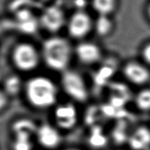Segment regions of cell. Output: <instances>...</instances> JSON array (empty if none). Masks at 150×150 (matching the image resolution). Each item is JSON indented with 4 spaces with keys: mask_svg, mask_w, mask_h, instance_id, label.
<instances>
[{
    "mask_svg": "<svg viewBox=\"0 0 150 150\" xmlns=\"http://www.w3.org/2000/svg\"><path fill=\"white\" fill-rule=\"evenodd\" d=\"M59 88L53 79L36 75L25 81L24 95L28 105L34 109L46 110L58 104Z\"/></svg>",
    "mask_w": 150,
    "mask_h": 150,
    "instance_id": "6da1fadb",
    "label": "cell"
},
{
    "mask_svg": "<svg viewBox=\"0 0 150 150\" xmlns=\"http://www.w3.org/2000/svg\"><path fill=\"white\" fill-rule=\"evenodd\" d=\"M42 62L50 70L63 73L69 69L74 57V46L62 36L50 35L40 48Z\"/></svg>",
    "mask_w": 150,
    "mask_h": 150,
    "instance_id": "7a4b0ae2",
    "label": "cell"
},
{
    "mask_svg": "<svg viewBox=\"0 0 150 150\" xmlns=\"http://www.w3.org/2000/svg\"><path fill=\"white\" fill-rule=\"evenodd\" d=\"M11 61L17 71L25 74L37 70L42 63L40 48L28 41H21L13 46Z\"/></svg>",
    "mask_w": 150,
    "mask_h": 150,
    "instance_id": "3957f363",
    "label": "cell"
},
{
    "mask_svg": "<svg viewBox=\"0 0 150 150\" xmlns=\"http://www.w3.org/2000/svg\"><path fill=\"white\" fill-rule=\"evenodd\" d=\"M60 89L76 103H85L89 99L86 81L79 71L69 68L61 74Z\"/></svg>",
    "mask_w": 150,
    "mask_h": 150,
    "instance_id": "277c9868",
    "label": "cell"
},
{
    "mask_svg": "<svg viewBox=\"0 0 150 150\" xmlns=\"http://www.w3.org/2000/svg\"><path fill=\"white\" fill-rule=\"evenodd\" d=\"M94 19L85 10H76L68 17L66 30L71 39L80 41L86 40L93 33Z\"/></svg>",
    "mask_w": 150,
    "mask_h": 150,
    "instance_id": "5b68a950",
    "label": "cell"
},
{
    "mask_svg": "<svg viewBox=\"0 0 150 150\" xmlns=\"http://www.w3.org/2000/svg\"><path fill=\"white\" fill-rule=\"evenodd\" d=\"M68 17L64 9L58 6H50L43 10L40 15L39 24L50 35H58L66 28Z\"/></svg>",
    "mask_w": 150,
    "mask_h": 150,
    "instance_id": "8992f818",
    "label": "cell"
},
{
    "mask_svg": "<svg viewBox=\"0 0 150 150\" xmlns=\"http://www.w3.org/2000/svg\"><path fill=\"white\" fill-rule=\"evenodd\" d=\"M74 57L83 65L91 66L101 61L103 51L97 43L84 40L74 46Z\"/></svg>",
    "mask_w": 150,
    "mask_h": 150,
    "instance_id": "52a82bcc",
    "label": "cell"
},
{
    "mask_svg": "<svg viewBox=\"0 0 150 150\" xmlns=\"http://www.w3.org/2000/svg\"><path fill=\"white\" fill-rule=\"evenodd\" d=\"M53 109L54 119L58 127L64 130H70L77 125L79 113L75 103H58Z\"/></svg>",
    "mask_w": 150,
    "mask_h": 150,
    "instance_id": "ba28073f",
    "label": "cell"
},
{
    "mask_svg": "<svg viewBox=\"0 0 150 150\" xmlns=\"http://www.w3.org/2000/svg\"><path fill=\"white\" fill-rule=\"evenodd\" d=\"M122 72L126 81L136 86H144L150 81L149 67L142 62H128L122 67Z\"/></svg>",
    "mask_w": 150,
    "mask_h": 150,
    "instance_id": "9c48e42d",
    "label": "cell"
},
{
    "mask_svg": "<svg viewBox=\"0 0 150 150\" xmlns=\"http://www.w3.org/2000/svg\"><path fill=\"white\" fill-rule=\"evenodd\" d=\"M37 136L39 143L47 148H54L60 143L61 137L58 130L48 124H43L37 128Z\"/></svg>",
    "mask_w": 150,
    "mask_h": 150,
    "instance_id": "30bf717a",
    "label": "cell"
},
{
    "mask_svg": "<svg viewBox=\"0 0 150 150\" xmlns=\"http://www.w3.org/2000/svg\"><path fill=\"white\" fill-rule=\"evenodd\" d=\"M128 142L134 150H145L150 146V130L146 127L137 128L129 136Z\"/></svg>",
    "mask_w": 150,
    "mask_h": 150,
    "instance_id": "8fae6325",
    "label": "cell"
},
{
    "mask_svg": "<svg viewBox=\"0 0 150 150\" xmlns=\"http://www.w3.org/2000/svg\"><path fill=\"white\" fill-rule=\"evenodd\" d=\"M115 30V23L111 16H97L94 19L93 33L99 38H107Z\"/></svg>",
    "mask_w": 150,
    "mask_h": 150,
    "instance_id": "7c38bea8",
    "label": "cell"
},
{
    "mask_svg": "<svg viewBox=\"0 0 150 150\" xmlns=\"http://www.w3.org/2000/svg\"><path fill=\"white\" fill-rule=\"evenodd\" d=\"M92 9L97 16H112L117 9V0H91Z\"/></svg>",
    "mask_w": 150,
    "mask_h": 150,
    "instance_id": "4fadbf2b",
    "label": "cell"
},
{
    "mask_svg": "<svg viewBox=\"0 0 150 150\" xmlns=\"http://www.w3.org/2000/svg\"><path fill=\"white\" fill-rule=\"evenodd\" d=\"M25 81L17 75H11L6 78L4 82V91L9 97H15L23 93Z\"/></svg>",
    "mask_w": 150,
    "mask_h": 150,
    "instance_id": "5bb4252c",
    "label": "cell"
},
{
    "mask_svg": "<svg viewBox=\"0 0 150 150\" xmlns=\"http://www.w3.org/2000/svg\"><path fill=\"white\" fill-rule=\"evenodd\" d=\"M34 122L27 118H21L17 120L13 125V130L15 135H25L31 136L37 132Z\"/></svg>",
    "mask_w": 150,
    "mask_h": 150,
    "instance_id": "9a60e30c",
    "label": "cell"
},
{
    "mask_svg": "<svg viewBox=\"0 0 150 150\" xmlns=\"http://www.w3.org/2000/svg\"><path fill=\"white\" fill-rule=\"evenodd\" d=\"M134 103L138 109L143 112L150 111V88H143L134 98Z\"/></svg>",
    "mask_w": 150,
    "mask_h": 150,
    "instance_id": "2e32d148",
    "label": "cell"
},
{
    "mask_svg": "<svg viewBox=\"0 0 150 150\" xmlns=\"http://www.w3.org/2000/svg\"><path fill=\"white\" fill-rule=\"evenodd\" d=\"M30 136L25 135H15L13 143V150H31L32 144Z\"/></svg>",
    "mask_w": 150,
    "mask_h": 150,
    "instance_id": "e0dca14e",
    "label": "cell"
},
{
    "mask_svg": "<svg viewBox=\"0 0 150 150\" xmlns=\"http://www.w3.org/2000/svg\"><path fill=\"white\" fill-rule=\"evenodd\" d=\"M90 142L92 146L95 147H103L107 143V139L103 134L99 130H96L92 133Z\"/></svg>",
    "mask_w": 150,
    "mask_h": 150,
    "instance_id": "ac0fdd59",
    "label": "cell"
},
{
    "mask_svg": "<svg viewBox=\"0 0 150 150\" xmlns=\"http://www.w3.org/2000/svg\"><path fill=\"white\" fill-rule=\"evenodd\" d=\"M142 62L150 67V42L145 45L141 50Z\"/></svg>",
    "mask_w": 150,
    "mask_h": 150,
    "instance_id": "d6986e66",
    "label": "cell"
},
{
    "mask_svg": "<svg viewBox=\"0 0 150 150\" xmlns=\"http://www.w3.org/2000/svg\"><path fill=\"white\" fill-rule=\"evenodd\" d=\"M9 97L4 91V90L0 89V112L7 108L9 104Z\"/></svg>",
    "mask_w": 150,
    "mask_h": 150,
    "instance_id": "ffe728a7",
    "label": "cell"
},
{
    "mask_svg": "<svg viewBox=\"0 0 150 150\" xmlns=\"http://www.w3.org/2000/svg\"><path fill=\"white\" fill-rule=\"evenodd\" d=\"M147 14H148V16L150 19V4H149L148 8H147Z\"/></svg>",
    "mask_w": 150,
    "mask_h": 150,
    "instance_id": "44dd1931",
    "label": "cell"
},
{
    "mask_svg": "<svg viewBox=\"0 0 150 150\" xmlns=\"http://www.w3.org/2000/svg\"><path fill=\"white\" fill-rule=\"evenodd\" d=\"M69 150H75V149H69Z\"/></svg>",
    "mask_w": 150,
    "mask_h": 150,
    "instance_id": "7402d4cb",
    "label": "cell"
}]
</instances>
